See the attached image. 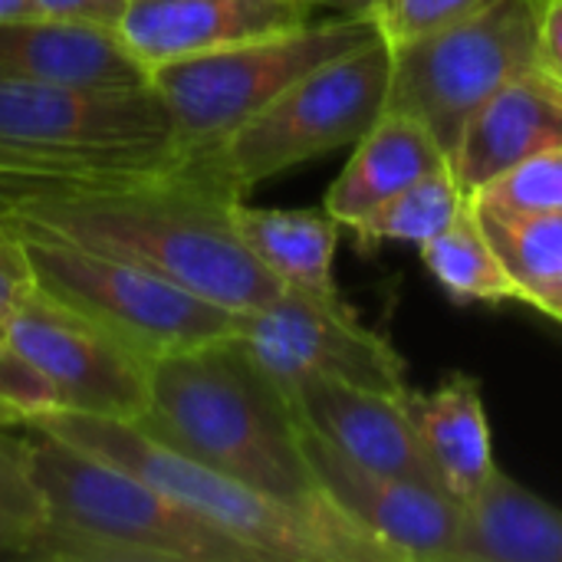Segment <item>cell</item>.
<instances>
[{
  "mask_svg": "<svg viewBox=\"0 0 562 562\" xmlns=\"http://www.w3.org/2000/svg\"><path fill=\"white\" fill-rule=\"evenodd\" d=\"M468 204H471V198L458 184L454 171L441 168V171H431L422 181L408 184L385 204H379L366 221H359L352 227V234L362 250H369L375 244H389V240L422 247L431 237H438L441 231H448L468 211Z\"/></svg>",
  "mask_w": 562,
  "mask_h": 562,
  "instance_id": "603a6c76",
  "label": "cell"
},
{
  "mask_svg": "<svg viewBox=\"0 0 562 562\" xmlns=\"http://www.w3.org/2000/svg\"><path fill=\"white\" fill-rule=\"evenodd\" d=\"M540 0H497L448 30L389 43L385 109L422 122L448 161L471 115L514 76L540 66Z\"/></svg>",
  "mask_w": 562,
  "mask_h": 562,
  "instance_id": "9c48e42d",
  "label": "cell"
},
{
  "mask_svg": "<svg viewBox=\"0 0 562 562\" xmlns=\"http://www.w3.org/2000/svg\"><path fill=\"white\" fill-rule=\"evenodd\" d=\"M138 425L168 448L290 504H319L300 445V418L280 385L234 339H214L148 369Z\"/></svg>",
  "mask_w": 562,
  "mask_h": 562,
  "instance_id": "7a4b0ae2",
  "label": "cell"
},
{
  "mask_svg": "<svg viewBox=\"0 0 562 562\" xmlns=\"http://www.w3.org/2000/svg\"><path fill=\"white\" fill-rule=\"evenodd\" d=\"M402 402L445 494L468 507L497 471L491 422L477 379L448 375L435 392L408 389Z\"/></svg>",
  "mask_w": 562,
  "mask_h": 562,
  "instance_id": "ac0fdd59",
  "label": "cell"
},
{
  "mask_svg": "<svg viewBox=\"0 0 562 562\" xmlns=\"http://www.w3.org/2000/svg\"><path fill=\"white\" fill-rule=\"evenodd\" d=\"M471 201L510 214H562V145L514 165Z\"/></svg>",
  "mask_w": 562,
  "mask_h": 562,
  "instance_id": "d4e9b609",
  "label": "cell"
},
{
  "mask_svg": "<svg viewBox=\"0 0 562 562\" xmlns=\"http://www.w3.org/2000/svg\"><path fill=\"white\" fill-rule=\"evenodd\" d=\"M26 428L49 431L151 484L204 524L234 537L260 562H398L329 497L290 504L240 484L148 435L138 422L56 412Z\"/></svg>",
  "mask_w": 562,
  "mask_h": 562,
  "instance_id": "277c9868",
  "label": "cell"
},
{
  "mask_svg": "<svg viewBox=\"0 0 562 562\" xmlns=\"http://www.w3.org/2000/svg\"><path fill=\"white\" fill-rule=\"evenodd\" d=\"M26 13H36L33 0H0V20H10V16H26Z\"/></svg>",
  "mask_w": 562,
  "mask_h": 562,
  "instance_id": "1f68e13d",
  "label": "cell"
},
{
  "mask_svg": "<svg viewBox=\"0 0 562 562\" xmlns=\"http://www.w3.org/2000/svg\"><path fill=\"white\" fill-rule=\"evenodd\" d=\"M392 46L372 43L306 72L207 158L240 194L319 155L352 148L385 112Z\"/></svg>",
  "mask_w": 562,
  "mask_h": 562,
  "instance_id": "ba28073f",
  "label": "cell"
},
{
  "mask_svg": "<svg viewBox=\"0 0 562 562\" xmlns=\"http://www.w3.org/2000/svg\"><path fill=\"white\" fill-rule=\"evenodd\" d=\"M33 7H36V13H46V16L115 26L119 16H122L125 0H33Z\"/></svg>",
  "mask_w": 562,
  "mask_h": 562,
  "instance_id": "f1b7e54d",
  "label": "cell"
},
{
  "mask_svg": "<svg viewBox=\"0 0 562 562\" xmlns=\"http://www.w3.org/2000/svg\"><path fill=\"white\" fill-rule=\"evenodd\" d=\"M557 145H562V82L533 66L471 115L451 155V171L471 198L514 165Z\"/></svg>",
  "mask_w": 562,
  "mask_h": 562,
  "instance_id": "2e32d148",
  "label": "cell"
},
{
  "mask_svg": "<svg viewBox=\"0 0 562 562\" xmlns=\"http://www.w3.org/2000/svg\"><path fill=\"white\" fill-rule=\"evenodd\" d=\"M303 458L316 487L362 533L382 543L398 562H458L464 507L441 491L369 471L323 441L300 422Z\"/></svg>",
  "mask_w": 562,
  "mask_h": 562,
  "instance_id": "7c38bea8",
  "label": "cell"
},
{
  "mask_svg": "<svg viewBox=\"0 0 562 562\" xmlns=\"http://www.w3.org/2000/svg\"><path fill=\"white\" fill-rule=\"evenodd\" d=\"M471 211L504 270L517 283L520 303L540 310V303L562 280V214H510L481 207L474 201Z\"/></svg>",
  "mask_w": 562,
  "mask_h": 562,
  "instance_id": "44dd1931",
  "label": "cell"
},
{
  "mask_svg": "<svg viewBox=\"0 0 562 562\" xmlns=\"http://www.w3.org/2000/svg\"><path fill=\"white\" fill-rule=\"evenodd\" d=\"M540 66L562 82V0H540Z\"/></svg>",
  "mask_w": 562,
  "mask_h": 562,
  "instance_id": "f546056e",
  "label": "cell"
},
{
  "mask_svg": "<svg viewBox=\"0 0 562 562\" xmlns=\"http://www.w3.org/2000/svg\"><path fill=\"white\" fill-rule=\"evenodd\" d=\"M56 412V398L33 362L0 339V415L13 428H26Z\"/></svg>",
  "mask_w": 562,
  "mask_h": 562,
  "instance_id": "4316f807",
  "label": "cell"
},
{
  "mask_svg": "<svg viewBox=\"0 0 562 562\" xmlns=\"http://www.w3.org/2000/svg\"><path fill=\"white\" fill-rule=\"evenodd\" d=\"M33 293V273L23 254V244L13 231V224L0 211V339L20 310V303Z\"/></svg>",
  "mask_w": 562,
  "mask_h": 562,
  "instance_id": "83f0119b",
  "label": "cell"
},
{
  "mask_svg": "<svg viewBox=\"0 0 562 562\" xmlns=\"http://www.w3.org/2000/svg\"><path fill=\"white\" fill-rule=\"evenodd\" d=\"M441 168H451V161L435 135L422 122L385 109L352 145V158L329 184L323 207L339 227L352 231L379 204Z\"/></svg>",
  "mask_w": 562,
  "mask_h": 562,
  "instance_id": "e0dca14e",
  "label": "cell"
},
{
  "mask_svg": "<svg viewBox=\"0 0 562 562\" xmlns=\"http://www.w3.org/2000/svg\"><path fill=\"white\" fill-rule=\"evenodd\" d=\"M0 79L46 86L132 89L148 86V66L115 26L26 13L0 20Z\"/></svg>",
  "mask_w": 562,
  "mask_h": 562,
  "instance_id": "9a60e30c",
  "label": "cell"
},
{
  "mask_svg": "<svg viewBox=\"0 0 562 562\" xmlns=\"http://www.w3.org/2000/svg\"><path fill=\"white\" fill-rule=\"evenodd\" d=\"M290 402L296 418L349 461L445 494L402 395L310 379L290 392Z\"/></svg>",
  "mask_w": 562,
  "mask_h": 562,
  "instance_id": "4fadbf2b",
  "label": "cell"
},
{
  "mask_svg": "<svg viewBox=\"0 0 562 562\" xmlns=\"http://www.w3.org/2000/svg\"><path fill=\"white\" fill-rule=\"evenodd\" d=\"M497 0H379L372 20L385 43H408L461 20H471Z\"/></svg>",
  "mask_w": 562,
  "mask_h": 562,
  "instance_id": "484cf974",
  "label": "cell"
},
{
  "mask_svg": "<svg viewBox=\"0 0 562 562\" xmlns=\"http://www.w3.org/2000/svg\"><path fill=\"white\" fill-rule=\"evenodd\" d=\"M231 336L290 392L310 379L346 382L385 395L408 392V369L392 342L356 316L349 303H323L293 290L257 310L234 313Z\"/></svg>",
  "mask_w": 562,
  "mask_h": 562,
  "instance_id": "30bf717a",
  "label": "cell"
},
{
  "mask_svg": "<svg viewBox=\"0 0 562 562\" xmlns=\"http://www.w3.org/2000/svg\"><path fill=\"white\" fill-rule=\"evenodd\" d=\"M458 562H562V510L497 468L464 507Z\"/></svg>",
  "mask_w": 562,
  "mask_h": 562,
  "instance_id": "ffe728a7",
  "label": "cell"
},
{
  "mask_svg": "<svg viewBox=\"0 0 562 562\" xmlns=\"http://www.w3.org/2000/svg\"><path fill=\"white\" fill-rule=\"evenodd\" d=\"M43 524V497L30 471L26 428L0 431V557L20 560Z\"/></svg>",
  "mask_w": 562,
  "mask_h": 562,
  "instance_id": "cb8c5ba5",
  "label": "cell"
},
{
  "mask_svg": "<svg viewBox=\"0 0 562 562\" xmlns=\"http://www.w3.org/2000/svg\"><path fill=\"white\" fill-rule=\"evenodd\" d=\"M310 7H326V10H336V13H349V16H372L379 0H303Z\"/></svg>",
  "mask_w": 562,
  "mask_h": 562,
  "instance_id": "4dcf8cb0",
  "label": "cell"
},
{
  "mask_svg": "<svg viewBox=\"0 0 562 562\" xmlns=\"http://www.w3.org/2000/svg\"><path fill=\"white\" fill-rule=\"evenodd\" d=\"M43 524L20 560L33 562H260L135 474L26 428Z\"/></svg>",
  "mask_w": 562,
  "mask_h": 562,
  "instance_id": "3957f363",
  "label": "cell"
},
{
  "mask_svg": "<svg viewBox=\"0 0 562 562\" xmlns=\"http://www.w3.org/2000/svg\"><path fill=\"white\" fill-rule=\"evenodd\" d=\"M244 194L201 155L112 178H7L10 224L142 263L234 313L267 306L286 286L244 247L234 211Z\"/></svg>",
  "mask_w": 562,
  "mask_h": 562,
  "instance_id": "6da1fadb",
  "label": "cell"
},
{
  "mask_svg": "<svg viewBox=\"0 0 562 562\" xmlns=\"http://www.w3.org/2000/svg\"><path fill=\"white\" fill-rule=\"evenodd\" d=\"M375 36L382 33L372 16L333 13L286 33L155 66L148 76L171 115L181 155H204L306 72L372 43Z\"/></svg>",
  "mask_w": 562,
  "mask_h": 562,
  "instance_id": "8992f818",
  "label": "cell"
},
{
  "mask_svg": "<svg viewBox=\"0 0 562 562\" xmlns=\"http://www.w3.org/2000/svg\"><path fill=\"white\" fill-rule=\"evenodd\" d=\"M3 428H13V425H10V422H7V418L0 415V431H3Z\"/></svg>",
  "mask_w": 562,
  "mask_h": 562,
  "instance_id": "836d02e7",
  "label": "cell"
},
{
  "mask_svg": "<svg viewBox=\"0 0 562 562\" xmlns=\"http://www.w3.org/2000/svg\"><path fill=\"white\" fill-rule=\"evenodd\" d=\"M313 13L316 7L303 0H125L115 30L151 72L175 59L296 30L316 20Z\"/></svg>",
  "mask_w": 562,
  "mask_h": 562,
  "instance_id": "5bb4252c",
  "label": "cell"
},
{
  "mask_svg": "<svg viewBox=\"0 0 562 562\" xmlns=\"http://www.w3.org/2000/svg\"><path fill=\"white\" fill-rule=\"evenodd\" d=\"M184 158L148 86L95 89L0 79V181L112 178Z\"/></svg>",
  "mask_w": 562,
  "mask_h": 562,
  "instance_id": "5b68a950",
  "label": "cell"
},
{
  "mask_svg": "<svg viewBox=\"0 0 562 562\" xmlns=\"http://www.w3.org/2000/svg\"><path fill=\"white\" fill-rule=\"evenodd\" d=\"M7 217V214H3ZM33 286L89 316L148 362L231 336L234 310L112 254L13 224Z\"/></svg>",
  "mask_w": 562,
  "mask_h": 562,
  "instance_id": "52a82bcc",
  "label": "cell"
},
{
  "mask_svg": "<svg viewBox=\"0 0 562 562\" xmlns=\"http://www.w3.org/2000/svg\"><path fill=\"white\" fill-rule=\"evenodd\" d=\"M540 313H547V316H553V319H560L562 323V280L550 290V296L540 303Z\"/></svg>",
  "mask_w": 562,
  "mask_h": 562,
  "instance_id": "d6a6232c",
  "label": "cell"
},
{
  "mask_svg": "<svg viewBox=\"0 0 562 562\" xmlns=\"http://www.w3.org/2000/svg\"><path fill=\"white\" fill-rule=\"evenodd\" d=\"M3 339L46 379L56 412L122 422L145 415L151 362L36 286L13 313Z\"/></svg>",
  "mask_w": 562,
  "mask_h": 562,
  "instance_id": "8fae6325",
  "label": "cell"
},
{
  "mask_svg": "<svg viewBox=\"0 0 562 562\" xmlns=\"http://www.w3.org/2000/svg\"><path fill=\"white\" fill-rule=\"evenodd\" d=\"M234 224L250 257L286 290L346 303L333 277L339 224L326 207H254L240 201Z\"/></svg>",
  "mask_w": 562,
  "mask_h": 562,
  "instance_id": "d6986e66",
  "label": "cell"
},
{
  "mask_svg": "<svg viewBox=\"0 0 562 562\" xmlns=\"http://www.w3.org/2000/svg\"><path fill=\"white\" fill-rule=\"evenodd\" d=\"M422 260L428 273L441 283V290L454 300H481V303L517 300L520 303V290L504 270L487 234L481 231L471 204L448 231L422 244Z\"/></svg>",
  "mask_w": 562,
  "mask_h": 562,
  "instance_id": "7402d4cb",
  "label": "cell"
}]
</instances>
